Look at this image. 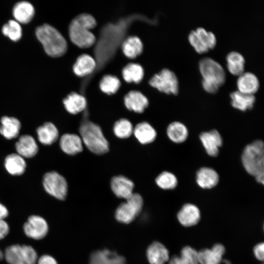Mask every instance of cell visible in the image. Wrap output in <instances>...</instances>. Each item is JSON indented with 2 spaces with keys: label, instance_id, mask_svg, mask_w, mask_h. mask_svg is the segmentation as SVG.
Here are the masks:
<instances>
[{
  "label": "cell",
  "instance_id": "1",
  "mask_svg": "<svg viewBox=\"0 0 264 264\" xmlns=\"http://www.w3.org/2000/svg\"><path fill=\"white\" fill-rule=\"evenodd\" d=\"M96 25L95 19L88 14H82L72 20L69 27L71 42L81 48L92 46L95 42L94 34L90 29Z\"/></svg>",
  "mask_w": 264,
  "mask_h": 264
},
{
  "label": "cell",
  "instance_id": "2",
  "mask_svg": "<svg viewBox=\"0 0 264 264\" xmlns=\"http://www.w3.org/2000/svg\"><path fill=\"white\" fill-rule=\"evenodd\" d=\"M198 66L203 78V89L210 93L217 92L225 81V72L223 67L218 62L209 57L201 59Z\"/></svg>",
  "mask_w": 264,
  "mask_h": 264
},
{
  "label": "cell",
  "instance_id": "3",
  "mask_svg": "<svg viewBox=\"0 0 264 264\" xmlns=\"http://www.w3.org/2000/svg\"><path fill=\"white\" fill-rule=\"evenodd\" d=\"M79 132L83 143L92 153L101 155L109 151L108 141L98 125L85 119L81 124Z\"/></svg>",
  "mask_w": 264,
  "mask_h": 264
},
{
  "label": "cell",
  "instance_id": "4",
  "mask_svg": "<svg viewBox=\"0 0 264 264\" xmlns=\"http://www.w3.org/2000/svg\"><path fill=\"white\" fill-rule=\"evenodd\" d=\"M36 35L49 56L58 57L67 50V43L62 35L54 27L44 24L37 28Z\"/></svg>",
  "mask_w": 264,
  "mask_h": 264
},
{
  "label": "cell",
  "instance_id": "5",
  "mask_svg": "<svg viewBox=\"0 0 264 264\" xmlns=\"http://www.w3.org/2000/svg\"><path fill=\"white\" fill-rule=\"evenodd\" d=\"M242 162L245 171L254 177L264 174V147L257 140L245 146L242 154Z\"/></svg>",
  "mask_w": 264,
  "mask_h": 264
},
{
  "label": "cell",
  "instance_id": "6",
  "mask_svg": "<svg viewBox=\"0 0 264 264\" xmlns=\"http://www.w3.org/2000/svg\"><path fill=\"white\" fill-rule=\"evenodd\" d=\"M42 183L44 190L47 195L60 200L66 199L68 183L60 173L54 171L46 173L43 176Z\"/></svg>",
  "mask_w": 264,
  "mask_h": 264
},
{
  "label": "cell",
  "instance_id": "7",
  "mask_svg": "<svg viewBox=\"0 0 264 264\" xmlns=\"http://www.w3.org/2000/svg\"><path fill=\"white\" fill-rule=\"evenodd\" d=\"M3 257L9 264H36L38 260L35 250L31 246L24 244L8 246Z\"/></svg>",
  "mask_w": 264,
  "mask_h": 264
},
{
  "label": "cell",
  "instance_id": "8",
  "mask_svg": "<svg viewBox=\"0 0 264 264\" xmlns=\"http://www.w3.org/2000/svg\"><path fill=\"white\" fill-rule=\"evenodd\" d=\"M143 205L142 197L137 193H133L125 202L117 207L115 214V218L120 222L129 223L140 214Z\"/></svg>",
  "mask_w": 264,
  "mask_h": 264
},
{
  "label": "cell",
  "instance_id": "9",
  "mask_svg": "<svg viewBox=\"0 0 264 264\" xmlns=\"http://www.w3.org/2000/svg\"><path fill=\"white\" fill-rule=\"evenodd\" d=\"M151 86L168 94L176 95L179 90L177 76L172 70L164 68L154 74L149 81Z\"/></svg>",
  "mask_w": 264,
  "mask_h": 264
},
{
  "label": "cell",
  "instance_id": "10",
  "mask_svg": "<svg viewBox=\"0 0 264 264\" xmlns=\"http://www.w3.org/2000/svg\"><path fill=\"white\" fill-rule=\"evenodd\" d=\"M188 40L195 51L199 54L207 52L213 49L217 44L215 34L203 27H198L192 30L188 35Z\"/></svg>",
  "mask_w": 264,
  "mask_h": 264
},
{
  "label": "cell",
  "instance_id": "11",
  "mask_svg": "<svg viewBox=\"0 0 264 264\" xmlns=\"http://www.w3.org/2000/svg\"><path fill=\"white\" fill-rule=\"evenodd\" d=\"M23 230L28 238L39 240L46 236L48 232V225L43 217L38 215H32L28 217L24 223Z\"/></svg>",
  "mask_w": 264,
  "mask_h": 264
},
{
  "label": "cell",
  "instance_id": "12",
  "mask_svg": "<svg viewBox=\"0 0 264 264\" xmlns=\"http://www.w3.org/2000/svg\"><path fill=\"white\" fill-rule=\"evenodd\" d=\"M14 146L16 153L25 159L34 157L39 151L38 142L29 134L19 135L15 140Z\"/></svg>",
  "mask_w": 264,
  "mask_h": 264
},
{
  "label": "cell",
  "instance_id": "13",
  "mask_svg": "<svg viewBox=\"0 0 264 264\" xmlns=\"http://www.w3.org/2000/svg\"><path fill=\"white\" fill-rule=\"evenodd\" d=\"M200 140L207 154L212 157L217 156L222 144V139L216 130L203 132L199 135Z\"/></svg>",
  "mask_w": 264,
  "mask_h": 264
},
{
  "label": "cell",
  "instance_id": "14",
  "mask_svg": "<svg viewBox=\"0 0 264 264\" xmlns=\"http://www.w3.org/2000/svg\"><path fill=\"white\" fill-rule=\"evenodd\" d=\"M36 140L44 146H50L56 142L59 136L57 127L51 122H46L39 126L36 130Z\"/></svg>",
  "mask_w": 264,
  "mask_h": 264
},
{
  "label": "cell",
  "instance_id": "15",
  "mask_svg": "<svg viewBox=\"0 0 264 264\" xmlns=\"http://www.w3.org/2000/svg\"><path fill=\"white\" fill-rule=\"evenodd\" d=\"M21 127L20 121L16 117L3 115L0 119V134L7 140L17 139Z\"/></svg>",
  "mask_w": 264,
  "mask_h": 264
},
{
  "label": "cell",
  "instance_id": "16",
  "mask_svg": "<svg viewBox=\"0 0 264 264\" xmlns=\"http://www.w3.org/2000/svg\"><path fill=\"white\" fill-rule=\"evenodd\" d=\"M201 218L200 212L196 205L192 203L184 204L177 214L179 222L184 227H192L197 224Z\"/></svg>",
  "mask_w": 264,
  "mask_h": 264
},
{
  "label": "cell",
  "instance_id": "17",
  "mask_svg": "<svg viewBox=\"0 0 264 264\" xmlns=\"http://www.w3.org/2000/svg\"><path fill=\"white\" fill-rule=\"evenodd\" d=\"M225 248L221 243H216L211 248H204L198 251L199 264H220Z\"/></svg>",
  "mask_w": 264,
  "mask_h": 264
},
{
  "label": "cell",
  "instance_id": "18",
  "mask_svg": "<svg viewBox=\"0 0 264 264\" xmlns=\"http://www.w3.org/2000/svg\"><path fill=\"white\" fill-rule=\"evenodd\" d=\"M59 146L65 154L73 155L83 151V142L79 135L74 133H66L60 137Z\"/></svg>",
  "mask_w": 264,
  "mask_h": 264
},
{
  "label": "cell",
  "instance_id": "19",
  "mask_svg": "<svg viewBox=\"0 0 264 264\" xmlns=\"http://www.w3.org/2000/svg\"><path fill=\"white\" fill-rule=\"evenodd\" d=\"M110 187L113 193L120 198L127 199L133 193L134 183L123 176L113 177L111 180Z\"/></svg>",
  "mask_w": 264,
  "mask_h": 264
},
{
  "label": "cell",
  "instance_id": "20",
  "mask_svg": "<svg viewBox=\"0 0 264 264\" xmlns=\"http://www.w3.org/2000/svg\"><path fill=\"white\" fill-rule=\"evenodd\" d=\"M3 165L7 173L14 176L22 175L26 168L25 159L16 152L11 153L5 156Z\"/></svg>",
  "mask_w": 264,
  "mask_h": 264
},
{
  "label": "cell",
  "instance_id": "21",
  "mask_svg": "<svg viewBox=\"0 0 264 264\" xmlns=\"http://www.w3.org/2000/svg\"><path fill=\"white\" fill-rule=\"evenodd\" d=\"M89 264H126V260L115 252L103 249L95 251L91 254Z\"/></svg>",
  "mask_w": 264,
  "mask_h": 264
},
{
  "label": "cell",
  "instance_id": "22",
  "mask_svg": "<svg viewBox=\"0 0 264 264\" xmlns=\"http://www.w3.org/2000/svg\"><path fill=\"white\" fill-rule=\"evenodd\" d=\"M238 90L241 92L254 95L260 87L258 77L253 73L244 72L238 76L237 81Z\"/></svg>",
  "mask_w": 264,
  "mask_h": 264
},
{
  "label": "cell",
  "instance_id": "23",
  "mask_svg": "<svg viewBox=\"0 0 264 264\" xmlns=\"http://www.w3.org/2000/svg\"><path fill=\"white\" fill-rule=\"evenodd\" d=\"M147 257L150 264H165L170 259L168 250L158 242H154L149 246Z\"/></svg>",
  "mask_w": 264,
  "mask_h": 264
},
{
  "label": "cell",
  "instance_id": "24",
  "mask_svg": "<svg viewBox=\"0 0 264 264\" xmlns=\"http://www.w3.org/2000/svg\"><path fill=\"white\" fill-rule=\"evenodd\" d=\"M124 104L128 110L137 113H142L148 107L149 101L141 92L132 90L124 97Z\"/></svg>",
  "mask_w": 264,
  "mask_h": 264
},
{
  "label": "cell",
  "instance_id": "25",
  "mask_svg": "<svg viewBox=\"0 0 264 264\" xmlns=\"http://www.w3.org/2000/svg\"><path fill=\"white\" fill-rule=\"evenodd\" d=\"M219 181V175L213 169L209 167L200 168L196 174V182L203 189L215 187Z\"/></svg>",
  "mask_w": 264,
  "mask_h": 264
},
{
  "label": "cell",
  "instance_id": "26",
  "mask_svg": "<svg viewBox=\"0 0 264 264\" xmlns=\"http://www.w3.org/2000/svg\"><path fill=\"white\" fill-rule=\"evenodd\" d=\"M230 97L232 106L242 111L251 109L256 100L254 95L245 94L238 90L231 92Z\"/></svg>",
  "mask_w": 264,
  "mask_h": 264
},
{
  "label": "cell",
  "instance_id": "27",
  "mask_svg": "<svg viewBox=\"0 0 264 264\" xmlns=\"http://www.w3.org/2000/svg\"><path fill=\"white\" fill-rule=\"evenodd\" d=\"M66 110L70 114H76L84 110L87 106L85 97L76 92L68 94L63 101Z\"/></svg>",
  "mask_w": 264,
  "mask_h": 264
},
{
  "label": "cell",
  "instance_id": "28",
  "mask_svg": "<svg viewBox=\"0 0 264 264\" xmlns=\"http://www.w3.org/2000/svg\"><path fill=\"white\" fill-rule=\"evenodd\" d=\"M133 132L138 141L142 144L153 142L156 137V132L149 123L143 122L136 125Z\"/></svg>",
  "mask_w": 264,
  "mask_h": 264
},
{
  "label": "cell",
  "instance_id": "29",
  "mask_svg": "<svg viewBox=\"0 0 264 264\" xmlns=\"http://www.w3.org/2000/svg\"><path fill=\"white\" fill-rule=\"evenodd\" d=\"M96 67L94 59L88 54H82L77 59L73 70L76 75L82 77L91 73Z\"/></svg>",
  "mask_w": 264,
  "mask_h": 264
},
{
  "label": "cell",
  "instance_id": "30",
  "mask_svg": "<svg viewBox=\"0 0 264 264\" xmlns=\"http://www.w3.org/2000/svg\"><path fill=\"white\" fill-rule=\"evenodd\" d=\"M33 5L27 1H21L15 4L13 14L16 21L22 23L29 22L34 15Z\"/></svg>",
  "mask_w": 264,
  "mask_h": 264
},
{
  "label": "cell",
  "instance_id": "31",
  "mask_svg": "<svg viewBox=\"0 0 264 264\" xmlns=\"http://www.w3.org/2000/svg\"><path fill=\"white\" fill-rule=\"evenodd\" d=\"M169 264H199L198 251L190 246L184 247L180 255H175L170 258Z\"/></svg>",
  "mask_w": 264,
  "mask_h": 264
},
{
  "label": "cell",
  "instance_id": "32",
  "mask_svg": "<svg viewBox=\"0 0 264 264\" xmlns=\"http://www.w3.org/2000/svg\"><path fill=\"white\" fill-rule=\"evenodd\" d=\"M168 138L175 143H181L186 141L188 136V130L186 126L178 121L171 123L167 128Z\"/></svg>",
  "mask_w": 264,
  "mask_h": 264
},
{
  "label": "cell",
  "instance_id": "33",
  "mask_svg": "<svg viewBox=\"0 0 264 264\" xmlns=\"http://www.w3.org/2000/svg\"><path fill=\"white\" fill-rule=\"evenodd\" d=\"M227 68L232 74L239 76L244 71L245 59L237 51H231L226 56Z\"/></svg>",
  "mask_w": 264,
  "mask_h": 264
},
{
  "label": "cell",
  "instance_id": "34",
  "mask_svg": "<svg viewBox=\"0 0 264 264\" xmlns=\"http://www.w3.org/2000/svg\"><path fill=\"white\" fill-rule=\"evenodd\" d=\"M122 50L127 57L134 58L142 53L143 44L137 37H130L123 43Z\"/></svg>",
  "mask_w": 264,
  "mask_h": 264
},
{
  "label": "cell",
  "instance_id": "35",
  "mask_svg": "<svg viewBox=\"0 0 264 264\" xmlns=\"http://www.w3.org/2000/svg\"><path fill=\"white\" fill-rule=\"evenodd\" d=\"M124 79L129 83H138L141 81L144 75L142 67L138 64L130 63L124 67L122 70Z\"/></svg>",
  "mask_w": 264,
  "mask_h": 264
},
{
  "label": "cell",
  "instance_id": "36",
  "mask_svg": "<svg viewBox=\"0 0 264 264\" xmlns=\"http://www.w3.org/2000/svg\"><path fill=\"white\" fill-rule=\"evenodd\" d=\"M155 182L157 186L164 190L175 189L178 183L176 176L171 172L164 171L156 178Z\"/></svg>",
  "mask_w": 264,
  "mask_h": 264
},
{
  "label": "cell",
  "instance_id": "37",
  "mask_svg": "<svg viewBox=\"0 0 264 264\" xmlns=\"http://www.w3.org/2000/svg\"><path fill=\"white\" fill-rule=\"evenodd\" d=\"M115 135L120 138L129 137L133 132V129L131 122L126 119H120L117 121L113 128Z\"/></svg>",
  "mask_w": 264,
  "mask_h": 264
},
{
  "label": "cell",
  "instance_id": "38",
  "mask_svg": "<svg viewBox=\"0 0 264 264\" xmlns=\"http://www.w3.org/2000/svg\"><path fill=\"white\" fill-rule=\"evenodd\" d=\"M120 82L115 76L106 75L101 80L100 88L104 93L108 94L115 93L119 89Z\"/></svg>",
  "mask_w": 264,
  "mask_h": 264
},
{
  "label": "cell",
  "instance_id": "39",
  "mask_svg": "<svg viewBox=\"0 0 264 264\" xmlns=\"http://www.w3.org/2000/svg\"><path fill=\"white\" fill-rule=\"evenodd\" d=\"M22 31L19 22L14 20L9 21L2 28L3 34L13 41H17L20 39L22 35Z\"/></svg>",
  "mask_w": 264,
  "mask_h": 264
},
{
  "label": "cell",
  "instance_id": "40",
  "mask_svg": "<svg viewBox=\"0 0 264 264\" xmlns=\"http://www.w3.org/2000/svg\"><path fill=\"white\" fill-rule=\"evenodd\" d=\"M253 253L255 258L260 261L264 259V242L259 243L253 248Z\"/></svg>",
  "mask_w": 264,
  "mask_h": 264
},
{
  "label": "cell",
  "instance_id": "41",
  "mask_svg": "<svg viewBox=\"0 0 264 264\" xmlns=\"http://www.w3.org/2000/svg\"><path fill=\"white\" fill-rule=\"evenodd\" d=\"M38 264H58L57 261L49 255H43L37 260Z\"/></svg>",
  "mask_w": 264,
  "mask_h": 264
},
{
  "label": "cell",
  "instance_id": "42",
  "mask_svg": "<svg viewBox=\"0 0 264 264\" xmlns=\"http://www.w3.org/2000/svg\"><path fill=\"white\" fill-rule=\"evenodd\" d=\"M9 226L4 220H0V240L4 239L9 233Z\"/></svg>",
  "mask_w": 264,
  "mask_h": 264
},
{
  "label": "cell",
  "instance_id": "43",
  "mask_svg": "<svg viewBox=\"0 0 264 264\" xmlns=\"http://www.w3.org/2000/svg\"><path fill=\"white\" fill-rule=\"evenodd\" d=\"M8 210L6 207L0 201V220H4L8 216Z\"/></svg>",
  "mask_w": 264,
  "mask_h": 264
},
{
  "label": "cell",
  "instance_id": "44",
  "mask_svg": "<svg viewBox=\"0 0 264 264\" xmlns=\"http://www.w3.org/2000/svg\"><path fill=\"white\" fill-rule=\"evenodd\" d=\"M3 258V253L0 249V260H2Z\"/></svg>",
  "mask_w": 264,
  "mask_h": 264
}]
</instances>
